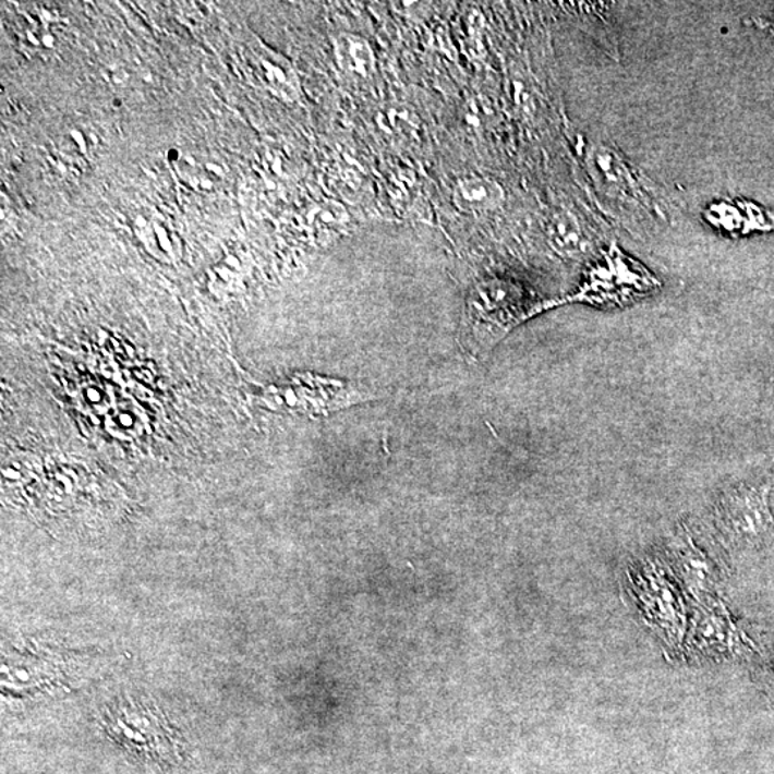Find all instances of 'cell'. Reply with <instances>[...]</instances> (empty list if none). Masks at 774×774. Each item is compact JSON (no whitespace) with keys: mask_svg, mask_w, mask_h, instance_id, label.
<instances>
[{"mask_svg":"<svg viewBox=\"0 0 774 774\" xmlns=\"http://www.w3.org/2000/svg\"><path fill=\"white\" fill-rule=\"evenodd\" d=\"M657 286L658 281L643 266L612 247L593 264L581 289L567 302L617 307L650 293Z\"/></svg>","mask_w":774,"mask_h":774,"instance_id":"1","label":"cell"},{"mask_svg":"<svg viewBox=\"0 0 774 774\" xmlns=\"http://www.w3.org/2000/svg\"><path fill=\"white\" fill-rule=\"evenodd\" d=\"M718 531L737 545H754L771 534L773 518L766 485L740 484L724 492L716 507Z\"/></svg>","mask_w":774,"mask_h":774,"instance_id":"2","label":"cell"},{"mask_svg":"<svg viewBox=\"0 0 774 774\" xmlns=\"http://www.w3.org/2000/svg\"><path fill=\"white\" fill-rule=\"evenodd\" d=\"M507 193L499 181L488 176L462 177L452 190V202L459 211L485 214L504 206Z\"/></svg>","mask_w":774,"mask_h":774,"instance_id":"3","label":"cell"},{"mask_svg":"<svg viewBox=\"0 0 774 774\" xmlns=\"http://www.w3.org/2000/svg\"><path fill=\"white\" fill-rule=\"evenodd\" d=\"M670 555L678 577L685 581L691 593H703L712 586L714 578L712 559L696 545L689 534H682L673 542Z\"/></svg>","mask_w":774,"mask_h":774,"instance_id":"4","label":"cell"},{"mask_svg":"<svg viewBox=\"0 0 774 774\" xmlns=\"http://www.w3.org/2000/svg\"><path fill=\"white\" fill-rule=\"evenodd\" d=\"M334 47L337 65L346 74L361 80H368L376 74V52L364 36L354 32L337 35Z\"/></svg>","mask_w":774,"mask_h":774,"instance_id":"5","label":"cell"},{"mask_svg":"<svg viewBox=\"0 0 774 774\" xmlns=\"http://www.w3.org/2000/svg\"><path fill=\"white\" fill-rule=\"evenodd\" d=\"M549 247L563 257H576L586 252V240L580 222L567 209H559L551 216L546 226Z\"/></svg>","mask_w":774,"mask_h":774,"instance_id":"6","label":"cell"},{"mask_svg":"<svg viewBox=\"0 0 774 774\" xmlns=\"http://www.w3.org/2000/svg\"><path fill=\"white\" fill-rule=\"evenodd\" d=\"M736 628L723 609L710 608L697 622L693 643L701 650L731 649L736 641Z\"/></svg>","mask_w":774,"mask_h":774,"instance_id":"7","label":"cell"},{"mask_svg":"<svg viewBox=\"0 0 774 774\" xmlns=\"http://www.w3.org/2000/svg\"><path fill=\"white\" fill-rule=\"evenodd\" d=\"M594 164L598 174L603 177L605 185L609 189H618L621 193L630 195L632 191L639 190L634 177L631 176L630 168L618 157V154L608 148H600L594 153ZM634 195V193H632Z\"/></svg>","mask_w":774,"mask_h":774,"instance_id":"8","label":"cell"}]
</instances>
